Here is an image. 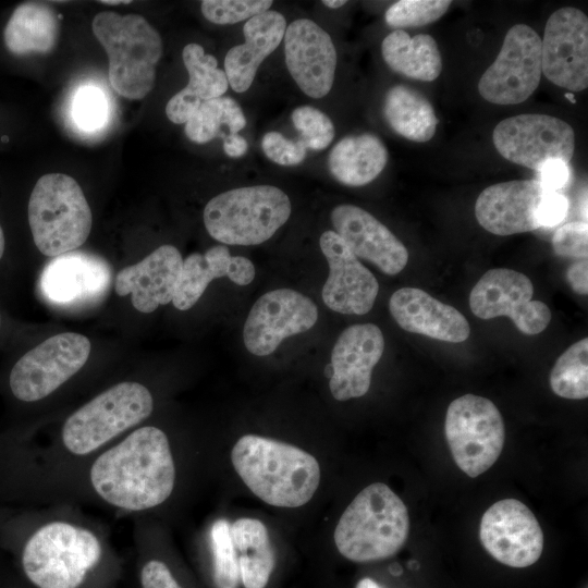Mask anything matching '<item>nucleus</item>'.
<instances>
[{"instance_id":"1","label":"nucleus","mask_w":588,"mask_h":588,"mask_svg":"<svg viewBox=\"0 0 588 588\" xmlns=\"http://www.w3.org/2000/svg\"><path fill=\"white\" fill-rule=\"evenodd\" d=\"M176 469L170 441L155 426L132 430L98 453L88 482L106 504L125 512H144L164 503L173 492Z\"/></svg>"},{"instance_id":"2","label":"nucleus","mask_w":588,"mask_h":588,"mask_svg":"<svg viewBox=\"0 0 588 588\" xmlns=\"http://www.w3.org/2000/svg\"><path fill=\"white\" fill-rule=\"evenodd\" d=\"M231 461L248 489L269 505L302 506L319 487L317 460L308 452L278 440L245 434L234 444Z\"/></svg>"},{"instance_id":"3","label":"nucleus","mask_w":588,"mask_h":588,"mask_svg":"<svg viewBox=\"0 0 588 588\" xmlns=\"http://www.w3.org/2000/svg\"><path fill=\"white\" fill-rule=\"evenodd\" d=\"M409 534L404 502L384 483L364 488L348 504L334 530L338 551L353 562H371L397 553Z\"/></svg>"},{"instance_id":"4","label":"nucleus","mask_w":588,"mask_h":588,"mask_svg":"<svg viewBox=\"0 0 588 588\" xmlns=\"http://www.w3.org/2000/svg\"><path fill=\"white\" fill-rule=\"evenodd\" d=\"M102 558V542L91 529L56 519L27 539L22 567L36 588H82Z\"/></svg>"},{"instance_id":"5","label":"nucleus","mask_w":588,"mask_h":588,"mask_svg":"<svg viewBox=\"0 0 588 588\" xmlns=\"http://www.w3.org/2000/svg\"><path fill=\"white\" fill-rule=\"evenodd\" d=\"M93 33L109 61V82L120 96L139 100L154 88L156 65L162 56L159 33L138 14L98 13Z\"/></svg>"},{"instance_id":"6","label":"nucleus","mask_w":588,"mask_h":588,"mask_svg":"<svg viewBox=\"0 0 588 588\" xmlns=\"http://www.w3.org/2000/svg\"><path fill=\"white\" fill-rule=\"evenodd\" d=\"M152 409V394L144 384L136 381L119 382L65 419L60 433L63 451L76 457L95 454L147 419Z\"/></svg>"},{"instance_id":"7","label":"nucleus","mask_w":588,"mask_h":588,"mask_svg":"<svg viewBox=\"0 0 588 588\" xmlns=\"http://www.w3.org/2000/svg\"><path fill=\"white\" fill-rule=\"evenodd\" d=\"M28 223L38 250L47 257H58L85 243L93 216L73 177L48 173L37 180L30 193Z\"/></svg>"},{"instance_id":"8","label":"nucleus","mask_w":588,"mask_h":588,"mask_svg":"<svg viewBox=\"0 0 588 588\" xmlns=\"http://www.w3.org/2000/svg\"><path fill=\"white\" fill-rule=\"evenodd\" d=\"M289 196L272 185L237 187L212 197L204 209L209 235L229 245H258L289 220Z\"/></svg>"},{"instance_id":"9","label":"nucleus","mask_w":588,"mask_h":588,"mask_svg":"<svg viewBox=\"0 0 588 588\" xmlns=\"http://www.w3.org/2000/svg\"><path fill=\"white\" fill-rule=\"evenodd\" d=\"M444 432L454 462L471 478L497 462L505 441L504 421L498 407L489 399L474 394L451 402Z\"/></svg>"},{"instance_id":"10","label":"nucleus","mask_w":588,"mask_h":588,"mask_svg":"<svg viewBox=\"0 0 588 588\" xmlns=\"http://www.w3.org/2000/svg\"><path fill=\"white\" fill-rule=\"evenodd\" d=\"M90 350V341L79 333L64 332L46 339L12 367L9 384L13 395L23 402L47 397L83 368Z\"/></svg>"},{"instance_id":"11","label":"nucleus","mask_w":588,"mask_h":588,"mask_svg":"<svg viewBox=\"0 0 588 588\" xmlns=\"http://www.w3.org/2000/svg\"><path fill=\"white\" fill-rule=\"evenodd\" d=\"M541 39L526 24L512 26L494 62L478 83L480 96L495 105H516L527 100L539 86Z\"/></svg>"},{"instance_id":"12","label":"nucleus","mask_w":588,"mask_h":588,"mask_svg":"<svg viewBox=\"0 0 588 588\" xmlns=\"http://www.w3.org/2000/svg\"><path fill=\"white\" fill-rule=\"evenodd\" d=\"M498 152L506 160L538 171L549 160L569 162L575 132L565 121L547 114H519L497 124L492 135Z\"/></svg>"},{"instance_id":"13","label":"nucleus","mask_w":588,"mask_h":588,"mask_svg":"<svg viewBox=\"0 0 588 588\" xmlns=\"http://www.w3.org/2000/svg\"><path fill=\"white\" fill-rule=\"evenodd\" d=\"M532 295L534 286L527 275L497 268L488 270L473 287L469 307L483 320L506 316L520 332L534 335L549 326L551 311L544 303L534 301Z\"/></svg>"},{"instance_id":"14","label":"nucleus","mask_w":588,"mask_h":588,"mask_svg":"<svg viewBox=\"0 0 588 588\" xmlns=\"http://www.w3.org/2000/svg\"><path fill=\"white\" fill-rule=\"evenodd\" d=\"M318 308L306 295L278 289L261 295L250 308L243 329L247 351L256 356L272 354L281 342L311 329Z\"/></svg>"},{"instance_id":"15","label":"nucleus","mask_w":588,"mask_h":588,"mask_svg":"<svg viewBox=\"0 0 588 588\" xmlns=\"http://www.w3.org/2000/svg\"><path fill=\"white\" fill-rule=\"evenodd\" d=\"M542 74L569 91L588 87V17L579 9L564 7L553 12L541 39Z\"/></svg>"},{"instance_id":"16","label":"nucleus","mask_w":588,"mask_h":588,"mask_svg":"<svg viewBox=\"0 0 588 588\" xmlns=\"http://www.w3.org/2000/svg\"><path fill=\"white\" fill-rule=\"evenodd\" d=\"M479 539L493 559L511 567L532 565L543 549V534L536 516L516 499L498 501L483 513Z\"/></svg>"},{"instance_id":"17","label":"nucleus","mask_w":588,"mask_h":588,"mask_svg":"<svg viewBox=\"0 0 588 588\" xmlns=\"http://www.w3.org/2000/svg\"><path fill=\"white\" fill-rule=\"evenodd\" d=\"M283 40L286 68L301 90L315 99L329 94L338 61L330 35L316 22L298 19L286 26Z\"/></svg>"},{"instance_id":"18","label":"nucleus","mask_w":588,"mask_h":588,"mask_svg":"<svg viewBox=\"0 0 588 588\" xmlns=\"http://www.w3.org/2000/svg\"><path fill=\"white\" fill-rule=\"evenodd\" d=\"M319 245L329 265V274L321 291L326 306L345 315L367 314L379 292L375 275L334 231L323 232Z\"/></svg>"},{"instance_id":"19","label":"nucleus","mask_w":588,"mask_h":588,"mask_svg":"<svg viewBox=\"0 0 588 588\" xmlns=\"http://www.w3.org/2000/svg\"><path fill=\"white\" fill-rule=\"evenodd\" d=\"M550 188L539 180H514L486 187L477 197L478 223L495 235H513L541 228L539 211Z\"/></svg>"},{"instance_id":"20","label":"nucleus","mask_w":588,"mask_h":588,"mask_svg":"<svg viewBox=\"0 0 588 588\" xmlns=\"http://www.w3.org/2000/svg\"><path fill=\"white\" fill-rule=\"evenodd\" d=\"M384 350L381 330L372 323L354 324L338 338L331 354L333 373L329 388L338 401L365 395L371 383V372Z\"/></svg>"},{"instance_id":"21","label":"nucleus","mask_w":588,"mask_h":588,"mask_svg":"<svg viewBox=\"0 0 588 588\" xmlns=\"http://www.w3.org/2000/svg\"><path fill=\"white\" fill-rule=\"evenodd\" d=\"M331 221L334 232L352 253L372 262L383 273L395 275L407 265L408 252L404 244L363 208L339 205L331 211Z\"/></svg>"},{"instance_id":"22","label":"nucleus","mask_w":588,"mask_h":588,"mask_svg":"<svg viewBox=\"0 0 588 588\" xmlns=\"http://www.w3.org/2000/svg\"><path fill=\"white\" fill-rule=\"evenodd\" d=\"M110 281V266L101 257L70 252L46 266L40 287L50 303L74 306L99 299Z\"/></svg>"},{"instance_id":"23","label":"nucleus","mask_w":588,"mask_h":588,"mask_svg":"<svg viewBox=\"0 0 588 588\" xmlns=\"http://www.w3.org/2000/svg\"><path fill=\"white\" fill-rule=\"evenodd\" d=\"M183 258L172 245H162L135 265L121 269L115 278L118 295L131 294L133 307L144 314L172 302Z\"/></svg>"},{"instance_id":"24","label":"nucleus","mask_w":588,"mask_h":588,"mask_svg":"<svg viewBox=\"0 0 588 588\" xmlns=\"http://www.w3.org/2000/svg\"><path fill=\"white\" fill-rule=\"evenodd\" d=\"M389 309L396 323L412 333L451 343L464 342L470 333L467 319L456 308L420 289L395 291Z\"/></svg>"},{"instance_id":"25","label":"nucleus","mask_w":588,"mask_h":588,"mask_svg":"<svg viewBox=\"0 0 588 588\" xmlns=\"http://www.w3.org/2000/svg\"><path fill=\"white\" fill-rule=\"evenodd\" d=\"M254 264L243 256H231L224 245H216L205 254L193 253L183 259L182 270L172 303L179 310H188L204 294L209 283L228 277L237 285L250 284Z\"/></svg>"},{"instance_id":"26","label":"nucleus","mask_w":588,"mask_h":588,"mask_svg":"<svg viewBox=\"0 0 588 588\" xmlns=\"http://www.w3.org/2000/svg\"><path fill=\"white\" fill-rule=\"evenodd\" d=\"M285 29V17L277 11H266L245 22V42L232 47L224 59V72L234 91L244 93L252 86L259 65L283 40Z\"/></svg>"},{"instance_id":"27","label":"nucleus","mask_w":588,"mask_h":588,"mask_svg":"<svg viewBox=\"0 0 588 588\" xmlns=\"http://www.w3.org/2000/svg\"><path fill=\"white\" fill-rule=\"evenodd\" d=\"M388 157L383 142L375 134L364 133L338 142L329 154L328 168L340 183L364 186L382 172Z\"/></svg>"},{"instance_id":"28","label":"nucleus","mask_w":588,"mask_h":588,"mask_svg":"<svg viewBox=\"0 0 588 588\" xmlns=\"http://www.w3.org/2000/svg\"><path fill=\"white\" fill-rule=\"evenodd\" d=\"M59 26L58 14L50 5L36 1L21 3L4 27V45L16 56L47 53L57 44Z\"/></svg>"},{"instance_id":"29","label":"nucleus","mask_w":588,"mask_h":588,"mask_svg":"<svg viewBox=\"0 0 588 588\" xmlns=\"http://www.w3.org/2000/svg\"><path fill=\"white\" fill-rule=\"evenodd\" d=\"M381 53L392 71L413 79L432 82L442 71L438 44L428 34L409 36L405 30H393L383 38Z\"/></svg>"},{"instance_id":"30","label":"nucleus","mask_w":588,"mask_h":588,"mask_svg":"<svg viewBox=\"0 0 588 588\" xmlns=\"http://www.w3.org/2000/svg\"><path fill=\"white\" fill-rule=\"evenodd\" d=\"M231 537L243 586L265 588L275 564L265 524L256 518H238L231 525Z\"/></svg>"},{"instance_id":"31","label":"nucleus","mask_w":588,"mask_h":588,"mask_svg":"<svg viewBox=\"0 0 588 588\" xmlns=\"http://www.w3.org/2000/svg\"><path fill=\"white\" fill-rule=\"evenodd\" d=\"M383 114L396 134L416 143L430 140L438 125L430 101L416 89L405 85H394L387 91Z\"/></svg>"},{"instance_id":"32","label":"nucleus","mask_w":588,"mask_h":588,"mask_svg":"<svg viewBox=\"0 0 588 588\" xmlns=\"http://www.w3.org/2000/svg\"><path fill=\"white\" fill-rule=\"evenodd\" d=\"M222 125L230 134H236L246 125V118L240 105L230 97H218L201 101L195 114L185 123L187 138L205 144L220 135Z\"/></svg>"},{"instance_id":"33","label":"nucleus","mask_w":588,"mask_h":588,"mask_svg":"<svg viewBox=\"0 0 588 588\" xmlns=\"http://www.w3.org/2000/svg\"><path fill=\"white\" fill-rule=\"evenodd\" d=\"M552 391L564 399L588 396V339L572 344L555 362L549 378Z\"/></svg>"},{"instance_id":"34","label":"nucleus","mask_w":588,"mask_h":588,"mask_svg":"<svg viewBox=\"0 0 588 588\" xmlns=\"http://www.w3.org/2000/svg\"><path fill=\"white\" fill-rule=\"evenodd\" d=\"M182 59L188 73L185 88L201 101L222 97L229 82L223 70L218 69V61L206 54L198 44H188L183 48Z\"/></svg>"},{"instance_id":"35","label":"nucleus","mask_w":588,"mask_h":588,"mask_svg":"<svg viewBox=\"0 0 588 588\" xmlns=\"http://www.w3.org/2000/svg\"><path fill=\"white\" fill-rule=\"evenodd\" d=\"M210 546L212 552V578L217 588H237L240 567L232 542L231 524L219 518L210 528Z\"/></svg>"},{"instance_id":"36","label":"nucleus","mask_w":588,"mask_h":588,"mask_svg":"<svg viewBox=\"0 0 588 588\" xmlns=\"http://www.w3.org/2000/svg\"><path fill=\"white\" fill-rule=\"evenodd\" d=\"M71 114L74 124L84 132H95L107 124L109 100L96 85L81 86L74 94Z\"/></svg>"},{"instance_id":"37","label":"nucleus","mask_w":588,"mask_h":588,"mask_svg":"<svg viewBox=\"0 0 588 588\" xmlns=\"http://www.w3.org/2000/svg\"><path fill=\"white\" fill-rule=\"evenodd\" d=\"M451 3L450 0H400L389 7L384 19L397 29L424 26L444 15Z\"/></svg>"},{"instance_id":"38","label":"nucleus","mask_w":588,"mask_h":588,"mask_svg":"<svg viewBox=\"0 0 588 588\" xmlns=\"http://www.w3.org/2000/svg\"><path fill=\"white\" fill-rule=\"evenodd\" d=\"M291 118L306 148L322 150L333 140L334 125L321 110L311 106H302L294 109Z\"/></svg>"},{"instance_id":"39","label":"nucleus","mask_w":588,"mask_h":588,"mask_svg":"<svg viewBox=\"0 0 588 588\" xmlns=\"http://www.w3.org/2000/svg\"><path fill=\"white\" fill-rule=\"evenodd\" d=\"M270 0H204L201 13L209 22L219 25L235 24L269 11Z\"/></svg>"},{"instance_id":"40","label":"nucleus","mask_w":588,"mask_h":588,"mask_svg":"<svg viewBox=\"0 0 588 588\" xmlns=\"http://www.w3.org/2000/svg\"><path fill=\"white\" fill-rule=\"evenodd\" d=\"M552 246L559 256L587 258L588 224L584 221L568 222L560 226L553 237Z\"/></svg>"},{"instance_id":"41","label":"nucleus","mask_w":588,"mask_h":588,"mask_svg":"<svg viewBox=\"0 0 588 588\" xmlns=\"http://www.w3.org/2000/svg\"><path fill=\"white\" fill-rule=\"evenodd\" d=\"M261 148L267 158L280 166H295L306 157L307 148L299 140H291L279 132H268L261 139Z\"/></svg>"},{"instance_id":"42","label":"nucleus","mask_w":588,"mask_h":588,"mask_svg":"<svg viewBox=\"0 0 588 588\" xmlns=\"http://www.w3.org/2000/svg\"><path fill=\"white\" fill-rule=\"evenodd\" d=\"M140 588H183L161 560L145 561L139 568Z\"/></svg>"},{"instance_id":"43","label":"nucleus","mask_w":588,"mask_h":588,"mask_svg":"<svg viewBox=\"0 0 588 588\" xmlns=\"http://www.w3.org/2000/svg\"><path fill=\"white\" fill-rule=\"evenodd\" d=\"M569 203L559 191L549 189L541 203L539 219L541 228H551L561 223L567 216Z\"/></svg>"},{"instance_id":"44","label":"nucleus","mask_w":588,"mask_h":588,"mask_svg":"<svg viewBox=\"0 0 588 588\" xmlns=\"http://www.w3.org/2000/svg\"><path fill=\"white\" fill-rule=\"evenodd\" d=\"M200 103L201 100L184 87L168 101L166 114L171 122L183 124L195 114Z\"/></svg>"},{"instance_id":"45","label":"nucleus","mask_w":588,"mask_h":588,"mask_svg":"<svg viewBox=\"0 0 588 588\" xmlns=\"http://www.w3.org/2000/svg\"><path fill=\"white\" fill-rule=\"evenodd\" d=\"M539 181L548 188L559 191L563 188L571 175L568 163L563 160H549L538 170Z\"/></svg>"},{"instance_id":"46","label":"nucleus","mask_w":588,"mask_h":588,"mask_svg":"<svg viewBox=\"0 0 588 588\" xmlns=\"http://www.w3.org/2000/svg\"><path fill=\"white\" fill-rule=\"evenodd\" d=\"M566 280L572 289L580 294L588 293V264L587 258H584L568 267L566 270Z\"/></svg>"},{"instance_id":"47","label":"nucleus","mask_w":588,"mask_h":588,"mask_svg":"<svg viewBox=\"0 0 588 588\" xmlns=\"http://www.w3.org/2000/svg\"><path fill=\"white\" fill-rule=\"evenodd\" d=\"M247 149L246 139L237 133L226 135L223 139V150L229 157L238 158L245 155Z\"/></svg>"},{"instance_id":"48","label":"nucleus","mask_w":588,"mask_h":588,"mask_svg":"<svg viewBox=\"0 0 588 588\" xmlns=\"http://www.w3.org/2000/svg\"><path fill=\"white\" fill-rule=\"evenodd\" d=\"M355 588H381L377 581L369 577L362 578Z\"/></svg>"},{"instance_id":"49","label":"nucleus","mask_w":588,"mask_h":588,"mask_svg":"<svg viewBox=\"0 0 588 588\" xmlns=\"http://www.w3.org/2000/svg\"><path fill=\"white\" fill-rule=\"evenodd\" d=\"M322 3L331 9H338L346 4L345 0H323Z\"/></svg>"},{"instance_id":"50","label":"nucleus","mask_w":588,"mask_h":588,"mask_svg":"<svg viewBox=\"0 0 588 588\" xmlns=\"http://www.w3.org/2000/svg\"><path fill=\"white\" fill-rule=\"evenodd\" d=\"M580 211L584 218V222H587V193H585V196L581 199Z\"/></svg>"},{"instance_id":"51","label":"nucleus","mask_w":588,"mask_h":588,"mask_svg":"<svg viewBox=\"0 0 588 588\" xmlns=\"http://www.w3.org/2000/svg\"><path fill=\"white\" fill-rule=\"evenodd\" d=\"M4 247H5L4 234H3L2 226L0 224V259L3 256Z\"/></svg>"},{"instance_id":"52","label":"nucleus","mask_w":588,"mask_h":588,"mask_svg":"<svg viewBox=\"0 0 588 588\" xmlns=\"http://www.w3.org/2000/svg\"><path fill=\"white\" fill-rule=\"evenodd\" d=\"M101 3H106V4H121V3H130L131 1H126V0H123V1H100Z\"/></svg>"},{"instance_id":"53","label":"nucleus","mask_w":588,"mask_h":588,"mask_svg":"<svg viewBox=\"0 0 588 588\" xmlns=\"http://www.w3.org/2000/svg\"><path fill=\"white\" fill-rule=\"evenodd\" d=\"M332 373H333V369H332L331 364H329V365H327V367H326V376L330 379L331 376H332Z\"/></svg>"},{"instance_id":"54","label":"nucleus","mask_w":588,"mask_h":588,"mask_svg":"<svg viewBox=\"0 0 588 588\" xmlns=\"http://www.w3.org/2000/svg\"><path fill=\"white\" fill-rule=\"evenodd\" d=\"M565 97L566 98H569L572 102H575V99H574V96L569 93V94H565Z\"/></svg>"},{"instance_id":"55","label":"nucleus","mask_w":588,"mask_h":588,"mask_svg":"<svg viewBox=\"0 0 588 588\" xmlns=\"http://www.w3.org/2000/svg\"><path fill=\"white\" fill-rule=\"evenodd\" d=\"M0 324H1V317H0Z\"/></svg>"}]
</instances>
